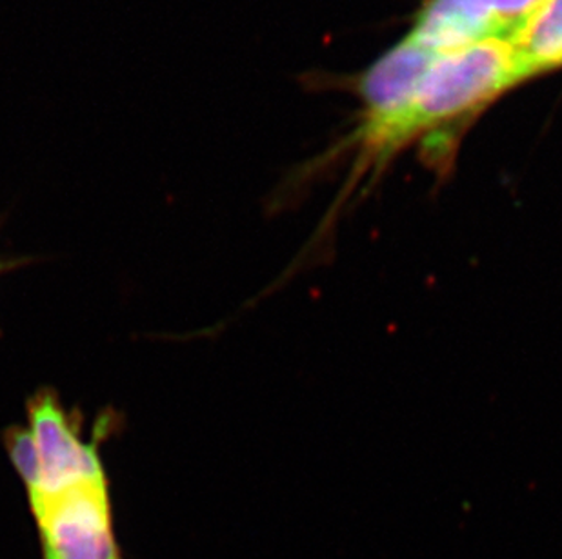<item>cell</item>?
Instances as JSON below:
<instances>
[{"instance_id": "cell-2", "label": "cell", "mask_w": 562, "mask_h": 559, "mask_svg": "<svg viewBox=\"0 0 562 559\" xmlns=\"http://www.w3.org/2000/svg\"><path fill=\"white\" fill-rule=\"evenodd\" d=\"M43 559H126L106 465L24 489Z\"/></svg>"}, {"instance_id": "cell-6", "label": "cell", "mask_w": 562, "mask_h": 559, "mask_svg": "<svg viewBox=\"0 0 562 559\" xmlns=\"http://www.w3.org/2000/svg\"><path fill=\"white\" fill-rule=\"evenodd\" d=\"M504 26L508 27L509 38L541 8L547 0H481Z\"/></svg>"}, {"instance_id": "cell-1", "label": "cell", "mask_w": 562, "mask_h": 559, "mask_svg": "<svg viewBox=\"0 0 562 559\" xmlns=\"http://www.w3.org/2000/svg\"><path fill=\"white\" fill-rule=\"evenodd\" d=\"M528 79L530 75L509 38H488L439 55L408 106L382 121L362 122L356 135L359 157L350 190L359 184V179L362 182L364 174L376 173L417 138L475 115Z\"/></svg>"}, {"instance_id": "cell-5", "label": "cell", "mask_w": 562, "mask_h": 559, "mask_svg": "<svg viewBox=\"0 0 562 559\" xmlns=\"http://www.w3.org/2000/svg\"><path fill=\"white\" fill-rule=\"evenodd\" d=\"M509 41L530 79L562 68V0H547Z\"/></svg>"}, {"instance_id": "cell-3", "label": "cell", "mask_w": 562, "mask_h": 559, "mask_svg": "<svg viewBox=\"0 0 562 559\" xmlns=\"http://www.w3.org/2000/svg\"><path fill=\"white\" fill-rule=\"evenodd\" d=\"M436 58V54L409 35L382 55L362 75L359 84V93L367 107L364 122L382 121L408 106Z\"/></svg>"}, {"instance_id": "cell-7", "label": "cell", "mask_w": 562, "mask_h": 559, "mask_svg": "<svg viewBox=\"0 0 562 559\" xmlns=\"http://www.w3.org/2000/svg\"><path fill=\"white\" fill-rule=\"evenodd\" d=\"M2 226V220H0ZM38 259L35 256H0V276L8 275L11 271L21 270L24 265L33 264Z\"/></svg>"}, {"instance_id": "cell-4", "label": "cell", "mask_w": 562, "mask_h": 559, "mask_svg": "<svg viewBox=\"0 0 562 559\" xmlns=\"http://www.w3.org/2000/svg\"><path fill=\"white\" fill-rule=\"evenodd\" d=\"M409 37L439 57L509 32L481 0H428Z\"/></svg>"}]
</instances>
